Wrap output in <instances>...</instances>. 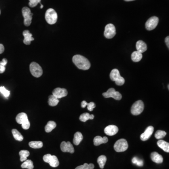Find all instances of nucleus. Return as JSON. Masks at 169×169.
I'll return each instance as SVG.
<instances>
[{"label": "nucleus", "instance_id": "37", "mask_svg": "<svg viewBox=\"0 0 169 169\" xmlns=\"http://www.w3.org/2000/svg\"><path fill=\"white\" fill-rule=\"evenodd\" d=\"M88 109L90 111H92L94 110V109L96 107V105L94 102H90L88 103Z\"/></svg>", "mask_w": 169, "mask_h": 169}, {"label": "nucleus", "instance_id": "11", "mask_svg": "<svg viewBox=\"0 0 169 169\" xmlns=\"http://www.w3.org/2000/svg\"><path fill=\"white\" fill-rule=\"evenodd\" d=\"M159 22V18L155 16L149 18L145 24V27L147 30L151 31L156 28Z\"/></svg>", "mask_w": 169, "mask_h": 169}, {"label": "nucleus", "instance_id": "40", "mask_svg": "<svg viewBox=\"0 0 169 169\" xmlns=\"http://www.w3.org/2000/svg\"><path fill=\"white\" fill-rule=\"evenodd\" d=\"M5 66L3 65H0V73H3L5 71Z\"/></svg>", "mask_w": 169, "mask_h": 169}, {"label": "nucleus", "instance_id": "16", "mask_svg": "<svg viewBox=\"0 0 169 169\" xmlns=\"http://www.w3.org/2000/svg\"><path fill=\"white\" fill-rule=\"evenodd\" d=\"M23 35L24 37V39L23 42H24V43L27 45H30L31 41L35 40V39L32 37L33 35L32 33H30L29 31H24L23 32Z\"/></svg>", "mask_w": 169, "mask_h": 169}, {"label": "nucleus", "instance_id": "19", "mask_svg": "<svg viewBox=\"0 0 169 169\" xmlns=\"http://www.w3.org/2000/svg\"><path fill=\"white\" fill-rule=\"evenodd\" d=\"M108 141V139L107 137H102L100 136H97L94 139V143L96 146H99L102 144L106 143Z\"/></svg>", "mask_w": 169, "mask_h": 169}, {"label": "nucleus", "instance_id": "27", "mask_svg": "<svg viewBox=\"0 0 169 169\" xmlns=\"http://www.w3.org/2000/svg\"><path fill=\"white\" fill-rule=\"evenodd\" d=\"M12 133L13 134L14 139L18 141H21L24 139L23 135L16 129H14L12 130Z\"/></svg>", "mask_w": 169, "mask_h": 169}, {"label": "nucleus", "instance_id": "34", "mask_svg": "<svg viewBox=\"0 0 169 169\" xmlns=\"http://www.w3.org/2000/svg\"><path fill=\"white\" fill-rule=\"evenodd\" d=\"M132 163L134 164H136V165L140 167L143 166L144 164L143 161L142 160L139 159L138 158L136 157H134L132 158Z\"/></svg>", "mask_w": 169, "mask_h": 169}, {"label": "nucleus", "instance_id": "43", "mask_svg": "<svg viewBox=\"0 0 169 169\" xmlns=\"http://www.w3.org/2000/svg\"><path fill=\"white\" fill-rule=\"evenodd\" d=\"M165 42L166 43V44L167 46V47L169 48V36H167V37H166V38L165 39Z\"/></svg>", "mask_w": 169, "mask_h": 169}, {"label": "nucleus", "instance_id": "41", "mask_svg": "<svg viewBox=\"0 0 169 169\" xmlns=\"http://www.w3.org/2000/svg\"><path fill=\"white\" fill-rule=\"evenodd\" d=\"M88 102H87L85 100H83L81 102V107L82 108H85L87 105H88Z\"/></svg>", "mask_w": 169, "mask_h": 169}, {"label": "nucleus", "instance_id": "15", "mask_svg": "<svg viewBox=\"0 0 169 169\" xmlns=\"http://www.w3.org/2000/svg\"><path fill=\"white\" fill-rule=\"evenodd\" d=\"M118 132V128L115 125H109L104 129V132L109 136H113L117 134Z\"/></svg>", "mask_w": 169, "mask_h": 169}, {"label": "nucleus", "instance_id": "38", "mask_svg": "<svg viewBox=\"0 0 169 169\" xmlns=\"http://www.w3.org/2000/svg\"><path fill=\"white\" fill-rule=\"evenodd\" d=\"M22 127L24 129V130H27L29 128L30 126V123L29 121H26V122H24V123L22 124Z\"/></svg>", "mask_w": 169, "mask_h": 169}, {"label": "nucleus", "instance_id": "21", "mask_svg": "<svg viewBox=\"0 0 169 169\" xmlns=\"http://www.w3.org/2000/svg\"><path fill=\"white\" fill-rule=\"evenodd\" d=\"M158 146L166 152H169V143L164 140H160L157 143Z\"/></svg>", "mask_w": 169, "mask_h": 169}, {"label": "nucleus", "instance_id": "18", "mask_svg": "<svg viewBox=\"0 0 169 169\" xmlns=\"http://www.w3.org/2000/svg\"><path fill=\"white\" fill-rule=\"evenodd\" d=\"M136 48L137 51H139L141 53L145 52L147 50L146 44L143 41L141 40L138 41L137 42H136Z\"/></svg>", "mask_w": 169, "mask_h": 169}, {"label": "nucleus", "instance_id": "12", "mask_svg": "<svg viewBox=\"0 0 169 169\" xmlns=\"http://www.w3.org/2000/svg\"><path fill=\"white\" fill-rule=\"evenodd\" d=\"M60 148L63 152H69L71 154L74 152L73 146L70 141H62L60 145Z\"/></svg>", "mask_w": 169, "mask_h": 169}, {"label": "nucleus", "instance_id": "42", "mask_svg": "<svg viewBox=\"0 0 169 169\" xmlns=\"http://www.w3.org/2000/svg\"><path fill=\"white\" fill-rule=\"evenodd\" d=\"M4 51V46L1 44H0V54L3 53Z\"/></svg>", "mask_w": 169, "mask_h": 169}, {"label": "nucleus", "instance_id": "13", "mask_svg": "<svg viewBox=\"0 0 169 169\" xmlns=\"http://www.w3.org/2000/svg\"><path fill=\"white\" fill-rule=\"evenodd\" d=\"M53 95L58 99L62 98L67 96L68 92L65 88H57L54 89L52 92Z\"/></svg>", "mask_w": 169, "mask_h": 169}, {"label": "nucleus", "instance_id": "4", "mask_svg": "<svg viewBox=\"0 0 169 169\" xmlns=\"http://www.w3.org/2000/svg\"><path fill=\"white\" fill-rule=\"evenodd\" d=\"M144 104L141 100H137L133 104L131 108V113L134 116L140 114L144 110Z\"/></svg>", "mask_w": 169, "mask_h": 169}, {"label": "nucleus", "instance_id": "6", "mask_svg": "<svg viewBox=\"0 0 169 169\" xmlns=\"http://www.w3.org/2000/svg\"><path fill=\"white\" fill-rule=\"evenodd\" d=\"M30 71L32 75L36 78H39L43 74L42 68L37 62H32L30 64Z\"/></svg>", "mask_w": 169, "mask_h": 169}, {"label": "nucleus", "instance_id": "28", "mask_svg": "<svg viewBox=\"0 0 169 169\" xmlns=\"http://www.w3.org/2000/svg\"><path fill=\"white\" fill-rule=\"evenodd\" d=\"M107 161L106 156L104 155H102L100 156L97 159V163H98L101 169H103L104 165L105 164L106 162Z\"/></svg>", "mask_w": 169, "mask_h": 169}, {"label": "nucleus", "instance_id": "29", "mask_svg": "<svg viewBox=\"0 0 169 169\" xmlns=\"http://www.w3.org/2000/svg\"><path fill=\"white\" fill-rule=\"evenodd\" d=\"M21 167L23 169H33L34 168L33 162L31 160H26L22 164Z\"/></svg>", "mask_w": 169, "mask_h": 169}, {"label": "nucleus", "instance_id": "8", "mask_svg": "<svg viewBox=\"0 0 169 169\" xmlns=\"http://www.w3.org/2000/svg\"><path fill=\"white\" fill-rule=\"evenodd\" d=\"M44 161L48 163L52 167H57L59 165L58 159L56 155H52L50 154H46L43 157Z\"/></svg>", "mask_w": 169, "mask_h": 169}, {"label": "nucleus", "instance_id": "5", "mask_svg": "<svg viewBox=\"0 0 169 169\" xmlns=\"http://www.w3.org/2000/svg\"><path fill=\"white\" fill-rule=\"evenodd\" d=\"M22 14L24 18V26H29L32 23V18L33 13H32L31 12L30 9L29 8L24 7L22 9Z\"/></svg>", "mask_w": 169, "mask_h": 169}, {"label": "nucleus", "instance_id": "31", "mask_svg": "<svg viewBox=\"0 0 169 169\" xmlns=\"http://www.w3.org/2000/svg\"><path fill=\"white\" fill-rule=\"evenodd\" d=\"M19 154L20 156L21 161L24 162L26 160L27 158L29 156L30 152L28 150H22L19 152Z\"/></svg>", "mask_w": 169, "mask_h": 169}, {"label": "nucleus", "instance_id": "44", "mask_svg": "<svg viewBox=\"0 0 169 169\" xmlns=\"http://www.w3.org/2000/svg\"><path fill=\"white\" fill-rule=\"evenodd\" d=\"M125 1H135V0H124Z\"/></svg>", "mask_w": 169, "mask_h": 169}, {"label": "nucleus", "instance_id": "2", "mask_svg": "<svg viewBox=\"0 0 169 169\" xmlns=\"http://www.w3.org/2000/svg\"><path fill=\"white\" fill-rule=\"evenodd\" d=\"M110 78L111 79L115 81L116 84L118 86L123 85L125 82V80L123 77L121 76L119 71L117 69L112 70L110 73Z\"/></svg>", "mask_w": 169, "mask_h": 169}, {"label": "nucleus", "instance_id": "24", "mask_svg": "<svg viewBox=\"0 0 169 169\" xmlns=\"http://www.w3.org/2000/svg\"><path fill=\"white\" fill-rule=\"evenodd\" d=\"M94 117V115L89 114L88 113H84L80 115L79 117V120L82 122H85L89 119H93Z\"/></svg>", "mask_w": 169, "mask_h": 169}, {"label": "nucleus", "instance_id": "7", "mask_svg": "<svg viewBox=\"0 0 169 169\" xmlns=\"http://www.w3.org/2000/svg\"><path fill=\"white\" fill-rule=\"evenodd\" d=\"M128 147V144L126 139H121L118 140L115 143L114 149L117 152H122L127 150Z\"/></svg>", "mask_w": 169, "mask_h": 169}, {"label": "nucleus", "instance_id": "20", "mask_svg": "<svg viewBox=\"0 0 169 169\" xmlns=\"http://www.w3.org/2000/svg\"><path fill=\"white\" fill-rule=\"evenodd\" d=\"M151 159L152 161L157 164H161L163 163V156L156 152H154L151 154Z\"/></svg>", "mask_w": 169, "mask_h": 169}, {"label": "nucleus", "instance_id": "3", "mask_svg": "<svg viewBox=\"0 0 169 169\" xmlns=\"http://www.w3.org/2000/svg\"><path fill=\"white\" fill-rule=\"evenodd\" d=\"M57 13L54 9H49L46 11L45 13V19L48 24H55L57 22Z\"/></svg>", "mask_w": 169, "mask_h": 169}, {"label": "nucleus", "instance_id": "36", "mask_svg": "<svg viewBox=\"0 0 169 169\" xmlns=\"http://www.w3.org/2000/svg\"><path fill=\"white\" fill-rule=\"evenodd\" d=\"M29 6L31 8L36 6L38 3H41V0H29Z\"/></svg>", "mask_w": 169, "mask_h": 169}, {"label": "nucleus", "instance_id": "39", "mask_svg": "<svg viewBox=\"0 0 169 169\" xmlns=\"http://www.w3.org/2000/svg\"><path fill=\"white\" fill-rule=\"evenodd\" d=\"M7 62H8V61L7 60V59H3L2 61L0 62V65L5 66L7 64Z\"/></svg>", "mask_w": 169, "mask_h": 169}, {"label": "nucleus", "instance_id": "26", "mask_svg": "<svg viewBox=\"0 0 169 169\" xmlns=\"http://www.w3.org/2000/svg\"><path fill=\"white\" fill-rule=\"evenodd\" d=\"M59 100L58 99L56 98V97L54 96L53 94L50 96L48 98V103L49 105L51 106L52 107L56 106L58 104Z\"/></svg>", "mask_w": 169, "mask_h": 169}, {"label": "nucleus", "instance_id": "10", "mask_svg": "<svg viewBox=\"0 0 169 169\" xmlns=\"http://www.w3.org/2000/svg\"><path fill=\"white\" fill-rule=\"evenodd\" d=\"M116 28L113 24H109L106 26L104 35L106 38H113L116 35Z\"/></svg>", "mask_w": 169, "mask_h": 169}, {"label": "nucleus", "instance_id": "9", "mask_svg": "<svg viewBox=\"0 0 169 169\" xmlns=\"http://www.w3.org/2000/svg\"><path fill=\"white\" fill-rule=\"evenodd\" d=\"M102 96L105 98H113L116 100H120L122 95L119 92L116 91L113 88H111L105 93L102 94Z\"/></svg>", "mask_w": 169, "mask_h": 169}, {"label": "nucleus", "instance_id": "17", "mask_svg": "<svg viewBox=\"0 0 169 169\" xmlns=\"http://www.w3.org/2000/svg\"><path fill=\"white\" fill-rule=\"evenodd\" d=\"M16 120L18 124L22 125V124L26 122V121H28L29 120H28V117L26 114L24 112H21V113H19L17 115L16 117Z\"/></svg>", "mask_w": 169, "mask_h": 169}, {"label": "nucleus", "instance_id": "14", "mask_svg": "<svg viewBox=\"0 0 169 169\" xmlns=\"http://www.w3.org/2000/svg\"><path fill=\"white\" fill-rule=\"evenodd\" d=\"M154 127L152 126H149L147 128L145 132L140 135V139L143 141H146L150 138L154 132Z\"/></svg>", "mask_w": 169, "mask_h": 169}, {"label": "nucleus", "instance_id": "46", "mask_svg": "<svg viewBox=\"0 0 169 169\" xmlns=\"http://www.w3.org/2000/svg\"><path fill=\"white\" fill-rule=\"evenodd\" d=\"M0 15H1V10H0Z\"/></svg>", "mask_w": 169, "mask_h": 169}, {"label": "nucleus", "instance_id": "22", "mask_svg": "<svg viewBox=\"0 0 169 169\" xmlns=\"http://www.w3.org/2000/svg\"><path fill=\"white\" fill-rule=\"evenodd\" d=\"M83 139V136L80 132H76L74 136L73 142L74 145H79Z\"/></svg>", "mask_w": 169, "mask_h": 169}, {"label": "nucleus", "instance_id": "30", "mask_svg": "<svg viewBox=\"0 0 169 169\" xmlns=\"http://www.w3.org/2000/svg\"><path fill=\"white\" fill-rule=\"evenodd\" d=\"M29 145L33 149H40L43 147V143L41 141H31L29 143Z\"/></svg>", "mask_w": 169, "mask_h": 169}, {"label": "nucleus", "instance_id": "25", "mask_svg": "<svg viewBox=\"0 0 169 169\" xmlns=\"http://www.w3.org/2000/svg\"><path fill=\"white\" fill-rule=\"evenodd\" d=\"M56 122L53 121H50L48 122L47 124L46 125L45 127V130L46 132H51L52 130L56 127Z\"/></svg>", "mask_w": 169, "mask_h": 169}, {"label": "nucleus", "instance_id": "33", "mask_svg": "<svg viewBox=\"0 0 169 169\" xmlns=\"http://www.w3.org/2000/svg\"><path fill=\"white\" fill-rule=\"evenodd\" d=\"M94 165L93 164H88L87 163H85L83 165L79 166L75 169H94Z\"/></svg>", "mask_w": 169, "mask_h": 169}, {"label": "nucleus", "instance_id": "35", "mask_svg": "<svg viewBox=\"0 0 169 169\" xmlns=\"http://www.w3.org/2000/svg\"><path fill=\"white\" fill-rule=\"evenodd\" d=\"M0 92L6 97H9L10 94V92L7 90L4 87H0Z\"/></svg>", "mask_w": 169, "mask_h": 169}, {"label": "nucleus", "instance_id": "32", "mask_svg": "<svg viewBox=\"0 0 169 169\" xmlns=\"http://www.w3.org/2000/svg\"><path fill=\"white\" fill-rule=\"evenodd\" d=\"M166 132H165V131L158 130L155 132V136L156 139L160 140L164 137L166 135Z\"/></svg>", "mask_w": 169, "mask_h": 169}, {"label": "nucleus", "instance_id": "45", "mask_svg": "<svg viewBox=\"0 0 169 169\" xmlns=\"http://www.w3.org/2000/svg\"><path fill=\"white\" fill-rule=\"evenodd\" d=\"M40 4H41V9H42V8H43V5H42V4H41V3H40Z\"/></svg>", "mask_w": 169, "mask_h": 169}, {"label": "nucleus", "instance_id": "1", "mask_svg": "<svg viewBox=\"0 0 169 169\" xmlns=\"http://www.w3.org/2000/svg\"><path fill=\"white\" fill-rule=\"evenodd\" d=\"M73 61L75 65L83 70H88L90 68L91 64L89 60L81 55H75L73 58Z\"/></svg>", "mask_w": 169, "mask_h": 169}, {"label": "nucleus", "instance_id": "23", "mask_svg": "<svg viewBox=\"0 0 169 169\" xmlns=\"http://www.w3.org/2000/svg\"><path fill=\"white\" fill-rule=\"evenodd\" d=\"M142 58H143L142 53L139 51H134L132 54L131 55L132 60L134 62H138L141 60Z\"/></svg>", "mask_w": 169, "mask_h": 169}]
</instances>
